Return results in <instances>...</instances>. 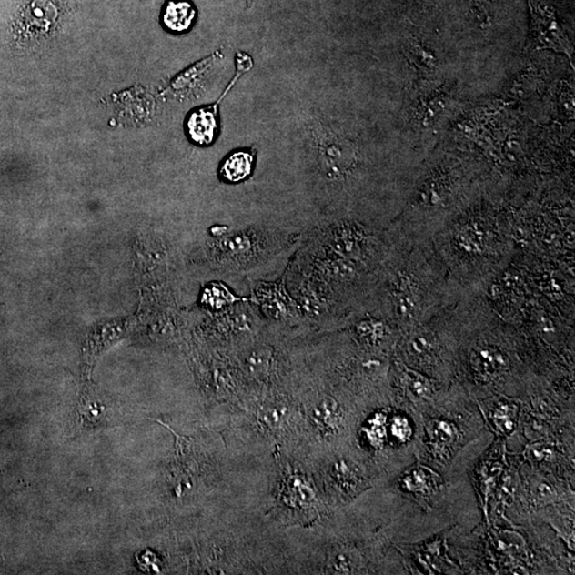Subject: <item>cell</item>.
Segmentation results:
<instances>
[{
	"mask_svg": "<svg viewBox=\"0 0 575 575\" xmlns=\"http://www.w3.org/2000/svg\"><path fill=\"white\" fill-rule=\"evenodd\" d=\"M388 230L390 251L375 273L366 312L402 333L451 308L465 290L443 265L433 242L406 239Z\"/></svg>",
	"mask_w": 575,
	"mask_h": 575,
	"instance_id": "1",
	"label": "cell"
},
{
	"mask_svg": "<svg viewBox=\"0 0 575 575\" xmlns=\"http://www.w3.org/2000/svg\"><path fill=\"white\" fill-rule=\"evenodd\" d=\"M514 227L508 215L491 206L462 208L431 242L443 265L462 289L485 292L514 251Z\"/></svg>",
	"mask_w": 575,
	"mask_h": 575,
	"instance_id": "2",
	"label": "cell"
},
{
	"mask_svg": "<svg viewBox=\"0 0 575 575\" xmlns=\"http://www.w3.org/2000/svg\"><path fill=\"white\" fill-rule=\"evenodd\" d=\"M312 136L321 173L335 183H346L360 166L359 155L353 144L323 126H318Z\"/></svg>",
	"mask_w": 575,
	"mask_h": 575,
	"instance_id": "3",
	"label": "cell"
},
{
	"mask_svg": "<svg viewBox=\"0 0 575 575\" xmlns=\"http://www.w3.org/2000/svg\"><path fill=\"white\" fill-rule=\"evenodd\" d=\"M530 10V46L552 49L565 54L573 62V46L556 18L555 11L546 0H529Z\"/></svg>",
	"mask_w": 575,
	"mask_h": 575,
	"instance_id": "4",
	"label": "cell"
},
{
	"mask_svg": "<svg viewBox=\"0 0 575 575\" xmlns=\"http://www.w3.org/2000/svg\"><path fill=\"white\" fill-rule=\"evenodd\" d=\"M252 65L246 59L236 60V74L230 80L227 89L222 94L220 99L215 104L209 106H202L193 109L187 115L185 121V130L187 139L197 146H210L216 142L218 135H220V116H218V106L222 103L225 96L233 89L243 75L251 70Z\"/></svg>",
	"mask_w": 575,
	"mask_h": 575,
	"instance_id": "5",
	"label": "cell"
},
{
	"mask_svg": "<svg viewBox=\"0 0 575 575\" xmlns=\"http://www.w3.org/2000/svg\"><path fill=\"white\" fill-rule=\"evenodd\" d=\"M470 364L474 372L484 378H496L501 377L509 370V358L498 348L484 339L479 345L474 346L470 356Z\"/></svg>",
	"mask_w": 575,
	"mask_h": 575,
	"instance_id": "6",
	"label": "cell"
},
{
	"mask_svg": "<svg viewBox=\"0 0 575 575\" xmlns=\"http://www.w3.org/2000/svg\"><path fill=\"white\" fill-rule=\"evenodd\" d=\"M255 148H240L222 161L218 177L227 184H240L252 177L256 162Z\"/></svg>",
	"mask_w": 575,
	"mask_h": 575,
	"instance_id": "7",
	"label": "cell"
},
{
	"mask_svg": "<svg viewBox=\"0 0 575 575\" xmlns=\"http://www.w3.org/2000/svg\"><path fill=\"white\" fill-rule=\"evenodd\" d=\"M258 303L267 312L266 315L277 318H296L301 316L297 302L277 285L260 287L257 290Z\"/></svg>",
	"mask_w": 575,
	"mask_h": 575,
	"instance_id": "8",
	"label": "cell"
},
{
	"mask_svg": "<svg viewBox=\"0 0 575 575\" xmlns=\"http://www.w3.org/2000/svg\"><path fill=\"white\" fill-rule=\"evenodd\" d=\"M197 11L189 0H167L162 10L161 23L168 33L183 35L195 26Z\"/></svg>",
	"mask_w": 575,
	"mask_h": 575,
	"instance_id": "9",
	"label": "cell"
},
{
	"mask_svg": "<svg viewBox=\"0 0 575 575\" xmlns=\"http://www.w3.org/2000/svg\"><path fill=\"white\" fill-rule=\"evenodd\" d=\"M405 49L410 64L414 66L417 71L423 75L424 77H429L439 70V65L436 55L420 41L412 37V39H409L408 44H406Z\"/></svg>",
	"mask_w": 575,
	"mask_h": 575,
	"instance_id": "10",
	"label": "cell"
},
{
	"mask_svg": "<svg viewBox=\"0 0 575 575\" xmlns=\"http://www.w3.org/2000/svg\"><path fill=\"white\" fill-rule=\"evenodd\" d=\"M405 383L408 384L409 389L419 398H427L433 395V386H431L429 378L424 375L411 370V368H405L404 372Z\"/></svg>",
	"mask_w": 575,
	"mask_h": 575,
	"instance_id": "11",
	"label": "cell"
},
{
	"mask_svg": "<svg viewBox=\"0 0 575 575\" xmlns=\"http://www.w3.org/2000/svg\"><path fill=\"white\" fill-rule=\"evenodd\" d=\"M316 416L327 425H335L338 421V409L334 399H325L316 409Z\"/></svg>",
	"mask_w": 575,
	"mask_h": 575,
	"instance_id": "12",
	"label": "cell"
},
{
	"mask_svg": "<svg viewBox=\"0 0 575 575\" xmlns=\"http://www.w3.org/2000/svg\"><path fill=\"white\" fill-rule=\"evenodd\" d=\"M431 433H433L436 442L440 443L442 446L451 445L455 440V430L452 425L446 421L436 422Z\"/></svg>",
	"mask_w": 575,
	"mask_h": 575,
	"instance_id": "13",
	"label": "cell"
},
{
	"mask_svg": "<svg viewBox=\"0 0 575 575\" xmlns=\"http://www.w3.org/2000/svg\"><path fill=\"white\" fill-rule=\"evenodd\" d=\"M406 489L411 492H422L429 489V480L423 470H417L404 479Z\"/></svg>",
	"mask_w": 575,
	"mask_h": 575,
	"instance_id": "14",
	"label": "cell"
},
{
	"mask_svg": "<svg viewBox=\"0 0 575 575\" xmlns=\"http://www.w3.org/2000/svg\"><path fill=\"white\" fill-rule=\"evenodd\" d=\"M333 561L336 570L346 573L354 571L356 565H358V562H355L356 560L353 558V555L349 552L337 553Z\"/></svg>",
	"mask_w": 575,
	"mask_h": 575,
	"instance_id": "15",
	"label": "cell"
},
{
	"mask_svg": "<svg viewBox=\"0 0 575 575\" xmlns=\"http://www.w3.org/2000/svg\"><path fill=\"white\" fill-rule=\"evenodd\" d=\"M393 435L399 440H409L411 435L409 422L405 418L397 417L391 428Z\"/></svg>",
	"mask_w": 575,
	"mask_h": 575,
	"instance_id": "16",
	"label": "cell"
},
{
	"mask_svg": "<svg viewBox=\"0 0 575 575\" xmlns=\"http://www.w3.org/2000/svg\"><path fill=\"white\" fill-rule=\"evenodd\" d=\"M495 419L498 427L505 431H510L515 428V423L514 420H512L510 409L508 406H501V408L498 409Z\"/></svg>",
	"mask_w": 575,
	"mask_h": 575,
	"instance_id": "17",
	"label": "cell"
},
{
	"mask_svg": "<svg viewBox=\"0 0 575 575\" xmlns=\"http://www.w3.org/2000/svg\"><path fill=\"white\" fill-rule=\"evenodd\" d=\"M247 4H249V0H247Z\"/></svg>",
	"mask_w": 575,
	"mask_h": 575,
	"instance_id": "18",
	"label": "cell"
}]
</instances>
